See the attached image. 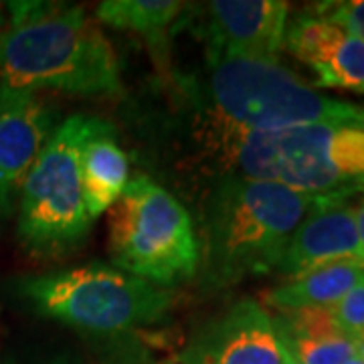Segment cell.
I'll list each match as a JSON object with an SVG mask.
<instances>
[{
    "instance_id": "cell-21",
    "label": "cell",
    "mask_w": 364,
    "mask_h": 364,
    "mask_svg": "<svg viewBox=\"0 0 364 364\" xmlns=\"http://www.w3.org/2000/svg\"><path fill=\"white\" fill-rule=\"evenodd\" d=\"M284 348H286V346H284ZM284 364H301V363H299L298 358H296V356L286 348V354H284Z\"/></svg>"
},
{
    "instance_id": "cell-9",
    "label": "cell",
    "mask_w": 364,
    "mask_h": 364,
    "mask_svg": "<svg viewBox=\"0 0 364 364\" xmlns=\"http://www.w3.org/2000/svg\"><path fill=\"white\" fill-rule=\"evenodd\" d=\"M289 4L282 0H215L207 4V57L275 61L284 47Z\"/></svg>"
},
{
    "instance_id": "cell-3",
    "label": "cell",
    "mask_w": 364,
    "mask_h": 364,
    "mask_svg": "<svg viewBox=\"0 0 364 364\" xmlns=\"http://www.w3.org/2000/svg\"><path fill=\"white\" fill-rule=\"evenodd\" d=\"M208 119L249 132L306 124L363 126L364 107L328 97L277 59L207 57Z\"/></svg>"
},
{
    "instance_id": "cell-1",
    "label": "cell",
    "mask_w": 364,
    "mask_h": 364,
    "mask_svg": "<svg viewBox=\"0 0 364 364\" xmlns=\"http://www.w3.org/2000/svg\"><path fill=\"white\" fill-rule=\"evenodd\" d=\"M0 37V85L71 95H117L119 61L83 9L57 2H11Z\"/></svg>"
},
{
    "instance_id": "cell-6",
    "label": "cell",
    "mask_w": 364,
    "mask_h": 364,
    "mask_svg": "<svg viewBox=\"0 0 364 364\" xmlns=\"http://www.w3.org/2000/svg\"><path fill=\"white\" fill-rule=\"evenodd\" d=\"M107 223L117 269L158 287L188 279L198 269L200 249L188 210L150 176L128 182Z\"/></svg>"
},
{
    "instance_id": "cell-14",
    "label": "cell",
    "mask_w": 364,
    "mask_h": 364,
    "mask_svg": "<svg viewBox=\"0 0 364 364\" xmlns=\"http://www.w3.org/2000/svg\"><path fill=\"white\" fill-rule=\"evenodd\" d=\"M182 11L184 4L178 0H105L97 4L95 18L156 45L166 41Z\"/></svg>"
},
{
    "instance_id": "cell-18",
    "label": "cell",
    "mask_w": 364,
    "mask_h": 364,
    "mask_svg": "<svg viewBox=\"0 0 364 364\" xmlns=\"http://www.w3.org/2000/svg\"><path fill=\"white\" fill-rule=\"evenodd\" d=\"M332 312L344 334L354 340L358 348H364V279L332 306Z\"/></svg>"
},
{
    "instance_id": "cell-19",
    "label": "cell",
    "mask_w": 364,
    "mask_h": 364,
    "mask_svg": "<svg viewBox=\"0 0 364 364\" xmlns=\"http://www.w3.org/2000/svg\"><path fill=\"white\" fill-rule=\"evenodd\" d=\"M314 14L332 25L340 26L352 37L364 41V0L348 2H320L314 6Z\"/></svg>"
},
{
    "instance_id": "cell-13",
    "label": "cell",
    "mask_w": 364,
    "mask_h": 364,
    "mask_svg": "<svg viewBox=\"0 0 364 364\" xmlns=\"http://www.w3.org/2000/svg\"><path fill=\"white\" fill-rule=\"evenodd\" d=\"M363 279V263L338 261L301 273L284 286L273 287L267 291V301L279 312L298 308H332Z\"/></svg>"
},
{
    "instance_id": "cell-5",
    "label": "cell",
    "mask_w": 364,
    "mask_h": 364,
    "mask_svg": "<svg viewBox=\"0 0 364 364\" xmlns=\"http://www.w3.org/2000/svg\"><path fill=\"white\" fill-rule=\"evenodd\" d=\"M104 119L69 116L26 174L18 195V237L37 255H61L90 235V217L79 158L83 144Z\"/></svg>"
},
{
    "instance_id": "cell-16",
    "label": "cell",
    "mask_w": 364,
    "mask_h": 364,
    "mask_svg": "<svg viewBox=\"0 0 364 364\" xmlns=\"http://www.w3.org/2000/svg\"><path fill=\"white\" fill-rule=\"evenodd\" d=\"M318 87H336L364 93V41L346 35L326 65L316 69Z\"/></svg>"
},
{
    "instance_id": "cell-4",
    "label": "cell",
    "mask_w": 364,
    "mask_h": 364,
    "mask_svg": "<svg viewBox=\"0 0 364 364\" xmlns=\"http://www.w3.org/2000/svg\"><path fill=\"white\" fill-rule=\"evenodd\" d=\"M16 291L41 316L93 334L156 324L172 308L164 287L105 265L23 277Z\"/></svg>"
},
{
    "instance_id": "cell-10",
    "label": "cell",
    "mask_w": 364,
    "mask_h": 364,
    "mask_svg": "<svg viewBox=\"0 0 364 364\" xmlns=\"http://www.w3.org/2000/svg\"><path fill=\"white\" fill-rule=\"evenodd\" d=\"M53 134V112L37 91L0 85V213L9 215L31 166Z\"/></svg>"
},
{
    "instance_id": "cell-12",
    "label": "cell",
    "mask_w": 364,
    "mask_h": 364,
    "mask_svg": "<svg viewBox=\"0 0 364 364\" xmlns=\"http://www.w3.org/2000/svg\"><path fill=\"white\" fill-rule=\"evenodd\" d=\"M112 136H114V128L104 122L87 138V142L83 144L79 158L83 195L93 221L102 213L112 208L130 182L128 154L117 146Z\"/></svg>"
},
{
    "instance_id": "cell-23",
    "label": "cell",
    "mask_w": 364,
    "mask_h": 364,
    "mask_svg": "<svg viewBox=\"0 0 364 364\" xmlns=\"http://www.w3.org/2000/svg\"><path fill=\"white\" fill-rule=\"evenodd\" d=\"M2 31H4V13L0 9V37H2Z\"/></svg>"
},
{
    "instance_id": "cell-17",
    "label": "cell",
    "mask_w": 364,
    "mask_h": 364,
    "mask_svg": "<svg viewBox=\"0 0 364 364\" xmlns=\"http://www.w3.org/2000/svg\"><path fill=\"white\" fill-rule=\"evenodd\" d=\"M301 364H344L358 352L348 336L330 340H282Z\"/></svg>"
},
{
    "instance_id": "cell-24",
    "label": "cell",
    "mask_w": 364,
    "mask_h": 364,
    "mask_svg": "<svg viewBox=\"0 0 364 364\" xmlns=\"http://www.w3.org/2000/svg\"><path fill=\"white\" fill-rule=\"evenodd\" d=\"M358 352H360V354H363V358H364V348H358Z\"/></svg>"
},
{
    "instance_id": "cell-20",
    "label": "cell",
    "mask_w": 364,
    "mask_h": 364,
    "mask_svg": "<svg viewBox=\"0 0 364 364\" xmlns=\"http://www.w3.org/2000/svg\"><path fill=\"white\" fill-rule=\"evenodd\" d=\"M354 217H356V229H358V237H360V247H363L364 255V196L358 207H354Z\"/></svg>"
},
{
    "instance_id": "cell-2",
    "label": "cell",
    "mask_w": 364,
    "mask_h": 364,
    "mask_svg": "<svg viewBox=\"0 0 364 364\" xmlns=\"http://www.w3.org/2000/svg\"><path fill=\"white\" fill-rule=\"evenodd\" d=\"M332 198L273 182L221 176L203 205V284L229 287L277 267L298 227Z\"/></svg>"
},
{
    "instance_id": "cell-15",
    "label": "cell",
    "mask_w": 364,
    "mask_h": 364,
    "mask_svg": "<svg viewBox=\"0 0 364 364\" xmlns=\"http://www.w3.org/2000/svg\"><path fill=\"white\" fill-rule=\"evenodd\" d=\"M346 31L328 23L324 18L308 13L298 16L286 26L284 47L301 63L310 65L316 71L326 65L330 57L336 53L340 43L346 39Z\"/></svg>"
},
{
    "instance_id": "cell-8",
    "label": "cell",
    "mask_w": 364,
    "mask_h": 364,
    "mask_svg": "<svg viewBox=\"0 0 364 364\" xmlns=\"http://www.w3.org/2000/svg\"><path fill=\"white\" fill-rule=\"evenodd\" d=\"M284 342L273 318L241 299L203 324L181 354L182 364H284Z\"/></svg>"
},
{
    "instance_id": "cell-11",
    "label": "cell",
    "mask_w": 364,
    "mask_h": 364,
    "mask_svg": "<svg viewBox=\"0 0 364 364\" xmlns=\"http://www.w3.org/2000/svg\"><path fill=\"white\" fill-rule=\"evenodd\" d=\"M350 198H332L301 223L289 239L275 272L291 279L338 261L363 263L364 255Z\"/></svg>"
},
{
    "instance_id": "cell-25",
    "label": "cell",
    "mask_w": 364,
    "mask_h": 364,
    "mask_svg": "<svg viewBox=\"0 0 364 364\" xmlns=\"http://www.w3.org/2000/svg\"><path fill=\"white\" fill-rule=\"evenodd\" d=\"M57 364H69V363H57Z\"/></svg>"
},
{
    "instance_id": "cell-7",
    "label": "cell",
    "mask_w": 364,
    "mask_h": 364,
    "mask_svg": "<svg viewBox=\"0 0 364 364\" xmlns=\"http://www.w3.org/2000/svg\"><path fill=\"white\" fill-rule=\"evenodd\" d=\"M344 124H306L275 132L237 130L207 119L208 148L229 170L223 176L273 182L306 195L352 196L364 188L342 178L334 134Z\"/></svg>"
},
{
    "instance_id": "cell-22",
    "label": "cell",
    "mask_w": 364,
    "mask_h": 364,
    "mask_svg": "<svg viewBox=\"0 0 364 364\" xmlns=\"http://www.w3.org/2000/svg\"><path fill=\"white\" fill-rule=\"evenodd\" d=\"M344 364H364V358H363V354L360 352H356L354 356H352L350 360H346Z\"/></svg>"
}]
</instances>
